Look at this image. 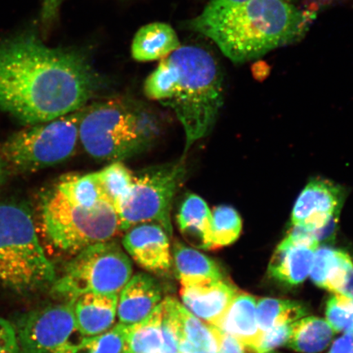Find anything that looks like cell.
Wrapping results in <instances>:
<instances>
[{
    "label": "cell",
    "mask_w": 353,
    "mask_h": 353,
    "mask_svg": "<svg viewBox=\"0 0 353 353\" xmlns=\"http://www.w3.org/2000/svg\"><path fill=\"white\" fill-rule=\"evenodd\" d=\"M98 86L79 52L48 47L32 34L0 43V110L26 125L81 110Z\"/></svg>",
    "instance_id": "cell-1"
},
{
    "label": "cell",
    "mask_w": 353,
    "mask_h": 353,
    "mask_svg": "<svg viewBox=\"0 0 353 353\" xmlns=\"http://www.w3.org/2000/svg\"><path fill=\"white\" fill-rule=\"evenodd\" d=\"M308 13L285 0H210L189 28L235 63H244L301 37Z\"/></svg>",
    "instance_id": "cell-2"
},
{
    "label": "cell",
    "mask_w": 353,
    "mask_h": 353,
    "mask_svg": "<svg viewBox=\"0 0 353 353\" xmlns=\"http://www.w3.org/2000/svg\"><path fill=\"white\" fill-rule=\"evenodd\" d=\"M144 94L174 113L183 128L187 154L217 120L224 100L223 74L205 48L181 46L145 79Z\"/></svg>",
    "instance_id": "cell-3"
},
{
    "label": "cell",
    "mask_w": 353,
    "mask_h": 353,
    "mask_svg": "<svg viewBox=\"0 0 353 353\" xmlns=\"http://www.w3.org/2000/svg\"><path fill=\"white\" fill-rule=\"evenodd\" d=\"M79 143L99 161H123L151 148L158 134L156 118L132 101L112 99L85 105Z\"/></svg>",
    "instance_id": "cell-4"
},
{
    "label": "cell",
    "mask_w": 353,
    "mask_h": 353,
    "mask_svg": "<svg viewBox=\"0 0 353 353\" xmlns=\"http://www.w3.org/2000/svg\"><path fill=\"white\" fill-rule=\"evenodd\" d=\"M37 226L52 250L70 257L88 246L114 240L121 232L117 212L110 203L83 205L65 196L54 184L39 199Z\"/></svg>",
    "instance_id": "cell-5"
},
{
    "label": "cell",
    "mask_w": 353,
    "mask_h": 353,
    "mask_svg": "<svg viewBox=\"0 0 353 353\" xmlns=\"http://www.w3.org/2000/svg\"><path fill=\"white\" fill-rule=\"evenodd\" d=\"M56 279L30 210L20 203L0 201V285L28 294L52 287Z\"/></svg>",
    "instance_id": "cell-6"
},
{
    "label": "cell",
    "mask_w": 353,
    "mask_h": 353,
    "mask_svg": "<svg viewBox=\"0 0 353 353\" xmlns=\"http://www.w3.org/2000/svg\"><path fill=\"white\" fill-rule=\"evenodd\" d=\"M81 110L51 121L29 125L0 144V157L8 172L23 174L61 164L76 153Z\"/></svg>",
    "instance_id": "cell-7"
},
{
    "label": "cell",
    "mask_w": 353,
    "mask_h": 353,
    "mask_svg": "<svg viewBox=\"0 0 353 353\" xmlns=\"http://www.w3.org/2000/svg\"><path fill=\"white\" fill-rule=\"evenodd\" d=\"M132 275L129 256L116 241L110 240L73 256L51 288L52 294L65 301L88 293L118 294Z\"/></svg>",
    "instance_id": "cell-8"
},
{
    "label": "cell",
    "mask_w": 353,
    "mask_h": 353,
    "mask_svg": "<svg viewBox=\"0 0 353 353\" xmlns=\"http://www.w3.org/2000/svg\"><path fill=\"white\" fill-rule=\"evenodd\" d=\"M183 159L170 164L154 165L135 174L134 184L117 210L121 232L140 223L160 224L173 236L172 205L186 176Z\"/></svg>",
    "instance_id": "cell-9"
},
{
    "label": "cell",
    "mask_w": 353,
    "mask_h": 353,
    "mask_svg": "<svg viewBox=\"0 0 353 353\" xmlns=\"http://www.w3.org/2000/svg\"><path fill=\"white\" fill-rule=\"evenodd\" d=\"M13 325L19 353H77L85 338L69 301L26 312Z\"/></svg>",
    "instance_id": "cell-10"
},
{
    "label": "cell",
    "mask_w": 353,
    "mask_h": 353,
    "mask_svg": "<svg viewBox=\"0 0 353 353\" xmlns=\"http://www.w3.org/2000/svg\"><path fill=\"white\" fill-rule=\"evenodd\" d=\"M345 193L329 180L315 179L303 188L294 206L291 223L308 232L320 230L339 218Z\"/></svg>",
    "instance_id": "cell-11"
},
{
    "label": "cell",
    "mask_w": 353,
    "mask_h": 353,
    "mask_svg": "<svg viewBox=\"0 0 353 353\" xmlns=\"http://www.w3.org/2000/svg\"><path fill=\"white\" fill-rule=\"evenodd\" d=\"M320 247L310 232L294 227L276 247L268 272L282 283L296 285L310 275L315 253Z\"/></svg>",
    "instance_id": "cell-12"
},
{
    "label": "cell",
    "mask_w": 353,
    "mask_h": 353,
    "mask_svg": "<svg viewBox=\"0 0 353 353\" xmlns=\"http://www.w3.org/2000/svg\"><path fill=\"white\" fill-rule=\"evenodd\" d=\"M122 245L132 260L145 270L161 274L172 267L170 236L160 224L135 225L125 232Z\"/></svg>",
    "instance_id": "cell-13"
},
{
    "label": "cell",
    "mask_w": 353,
    "mask_h": 353,
    "mask_svg": "<svg viewBox=\"0 0 353 353\" xmlns=\"http://www.w3.org/2000/svg\"><path fill=\"white\" fill-rule=\"evenodd\" d=\"M237 290L224 279L182 286L183 305L192 315L215 326L226 312Z\"/></svg>",
    "instance_id": "cell-14"
},
{
    "label": "cell",
    "mask_w": 353,
    "mask_h": 353,
    "mask_svg": "<svg viewBox=\"0 0 353 353\" xmlns=\"http://www.w3.org/2000/svg\"><path fill=\"white\" fill-rule=\"evenodd\" d=\"M119 294L117 315L120 323L125 325L145 319L160 305L162 299L157 281L143 272L132 276Z\"/></svg>",
    "instance_id": "cell-15"
},
{
    "label": "cell",
    "mask_w": 353,
    "mask_h": 353,
    "mask_svg": "<svg viewBox=\"0 0 353 353\" xmlns=\"http://www.w3.org/2000/svg\"><path fill=\"white\" fill-rule=\"evenodd\" d=\"M77 328L83 337L103 334L114 326L118 294L88 293L69 300Z\"/></svg>",
    "instance_id": "cell-16"
},
{
    "label": "cell",
    "mask_w": 353,
    "mask_h": 353,
    "mask_svg": "<svg viewBox=\"0 0 353 353\" xmlns=\"http://www.w3.org/2000/svg\"><path fill=\"white\" fill-rule=\"evenodd\" d=\"M256 305L257 301L252 295L237 294L215 327L254 351L263 334L258 325Z\"/></svg>",
    "instance_id": "cell-17"
},
{
    "label": "cell",
    "mask_w": 353,
    "mask_h": 353,
    "mask_svg": "<svg viewBox=\"0 0 353 353\" xmlns=\"http://www.w3.org/2000/svg\"><path fill=\"white\" fill-rule=\"evenodd\" d=\"M176 225L189 244L210 250L212 212L201 196L193 193L185 196L176 214Z\"/></svg>",
    "instance_id": "cell-18"
},
{
    "label": "cell",
    "mask_w": 353,
    "mask_h": 353,
    "mask_svg": "<svg viewBox=\"0 0 353 353\" xmlns=\"http://www.w3.org/2000/svg\"><path fill=\"white\" fill-rule=\"evenodd\" d=\"M182 46L171 26L154 22L143 26L136 33L132 43V59L138 61H152L164 59Z\"/></svg>",
    "instance_id": "cell-19"
},
{
    "label": "cell",
    "mask_w": 353,
    "mask_h": 353,
    "mask_svg": "<svg viewBox=\"0 0 353 353\" xmlns=\"http://www.w3.org/2000/svg\"><path fill=\"white\" fill-rule=\"evenodd\" d=\"M172 251L176 274L182 286L223 279L218 263L201 251L179 241L174 243Z\"/></svg>",
    "instance_id": "cell-20"
},
{
    "label": "cell",
    "mask_w": 353,
    "mask_h": 353,
    "mask_svg": "<svg viewBox=\"0 0 353 353\" xmlns=\"http://www.w3.org/2000/svg\"><path fill=\"white\" fill-rule=\"evenodd\" d=\"M180 353H217L218 330L178 303Z\"/></svg>",
    "instance_id": "cell-21"
},
{
    "label": "cell",
    "mask_w": 353,
    "mask_h": 353,
    "mask_svg": "<svg viewBox=\"0 0 353 353\" xmlns=\"http://www.w3.org/2000/svg\"><path fill=\"white\" fill-rule=\"evenodd\" d=\"M352 261L351 256L345 251L319 247L316 251L309 276L317 286L337 294Z\"/></svg>",
    "instance_id": "cell-22"
},
{
    "label": "cell",
    "mask_w": 353,
    "mask_h": 353,
    "mask_svg": "<svg viewBox=\"0 0 353 353\" xmlns=\"http://www.w3.org/2000/svg\"><path fill=\"white\" fill-rule=\"evenodd\" d=\"M335 331L328 321L316 316H304L294 321L285 346L302 353H319L330 345Z\"/></svg>",
    "instance_id": "cell-23"
},
{
    "label": "cell",
    "mask_w": 353,
    "mask_h": 353,
    "mask_svg": "<svg viewBox=\"0 0 353 353\" xmlns=\"http://www.w3.org/2000/svg\"><path fill=\"white\" fill-rule=\"evenodd\" d=\"M162 345V304L134 325H127V351L160 353Z\"/></svg>",
    "instance_id": "cell-24"
},
{
    "label": "cell",
    "mask_w": 353,
    "mask_h": 353,
    "mask_svg": "<svg viewBox=\"0 0 353 353\" xmlns=\"http://www.w3.org/2000/svg\"><path fill=\"white\" fill-rule=\"evenodd\" d=\"M306 307L301 303L288 299L264 298L256 305L258 325L262 334L276 326L294 323L305 316Z\"/></svg>",
    "instance_id": "cell-25"
},
{
    "label": "cell",
    "mask_w": 353,
    "mask_h": 353,
    "mask_svg": "<svg viewBox=\"0 0 353 353\" xmlns=\"http://www.w3.org/2000/svg\"><path fill=\"white\" fill-rule=\"evenodd\" d=\"M97 173L105 197L117 212L134 184L135 174L122 161H114Z\"/></svg>",
    "instance_id": "cell-26"
},
{
    "label": "cell",
    "mask_w": 353,
    "mask_h": 353,
    "mask_svg": "<svg viewBox=\"0 0 353 353\" xmlns=\"http://www.w3.org/2000/svg\"><path fill=\"white\" fill-rule=\"evenodd\" d=\"M242 221L238 212L229 205H219L212 211L210 250L230 245L240 237Z\"/></svg>",
    "instance_id": "cell-27"
},
{
    "label": "cell",
    "mask_w": 353,
    "mask_h": 353,
    "mask_svg": "<svg viewBox=\"0 0 353 353\" xmlns=\"http://www.w3.org/2000/svg\"><path fill=\"white\" fill-rule=\"evenodd\" d=\"M127 325L119 323L103 334L85 337L77 353H125Z\"/></svg>",
    "instance_id": "cell-28"
},
{
    "label": "cell",
    "mask_w": 353,
    "mask_h": 353,
    "mask_svg": "<svg viewBox=\"0 0 353 353\" xmlns=\"http://www.w3.org/2000/svg\"><path fill=\"white\" fill-rule=\"evenodd\" d=\"M178 303L168 297L162 304V345L160 353H180Z\"/></svg>",
    "instance_id": "cell-29"
},
{
    "label": "cell",
    "mask_w": 353,
    "mask_h": 353,
    "mask_svg": "<svg viewBox=\"0 0 353 353\" xmlns=\"http://www.w3.org/2000/svg\"><path fill=\"white\" fill-rule=\"evenodd\" d=\"M325 316L335 333H353V298L334 294L326 306Z\"/></svg>",
    "instance_id": "cell-30"
},
{
    "label": "cell",
    "mask_w": 353,
    "mask_h": 353,
    "mask_svg": "<svg viewBox=\"0 0 353 353\" xmlns=\"http://www.w3.org/2000/svg\"><path fill=\"white\" fill-rule=\"evenodd\" d=\"M292 324L278 325L264 332L257 347L254 348V352L272 353L276 348L285 346L290 336Z\"/></svg>",
    "instance_id": "cell-31"
},
{
    "label": "cell",
    "mask_w": 353,
    "mask_h": 353,
    "mask_svg": "<svg viewBox=\"0 0 353 353\" xmlns=\"http://www.w3.org/2000/svg\"><path fill=\"white\" fill-rule=\"evenodd\" d=\"M0 353H19L14 325L0 317Z\"/></svg>",
    "instance_id": "cell-32"
},
{
    "label": "cell",
    "mask_w": 353,
    "mask_h": 353,
    "mask_svg": "<svg viewBox=\"0 0 353 353\" xmlns=\"http://www.w3.org/2000/svg\"><path fill=\"white\" fill-rule=\"evenodd\" d=\"M219 347L217 353H246V347L232 335L222 332L218 328Z\"/></svg>",
    "instance_id": "cell-33"
},
{
    "label": "cell",
    "mask_w": 353,
    "mask_h": 353,
    "mask_svg": "<svg viewBox=\"0 0 353 353\" xmlns=\"http://www.w3.org/2000/svg\"><path fill=\"white\" fill-rule=\"evenodd\" d=\"M328 353H353V333H344L337 339Z\"/></svg>",
    "instance_id": "cell-34"
},
{
    "label": "cell",
    "mask_w": 353,
    "mask_h": 353,
    "mask_svg": "<svg viewBox=\"0 0 353 353\" xmlns=\"http://www.w3.org/2000/svg\"><path fill=\"white\" fill-rule=\"evenodd\" d=\"M8 175H10V172H8L6 165H4L1 157H0V189L6 183Z\"/></svg>",
    "instance_id": "cell-35"
},
{
    "label": "cell",
    "mask_w": 353,
    "mask_h": 353,
    "mask_svg": "<svg viewBox=\"0 0 353 353\" xmlns=\"http://www.w3.org/2000/svg\"><path fill=\"white\" fill-rule=\"evenodd\" d=\"M232 1H245V0H232ZM285 1L293 3L294 0H285Z\"/></svg>",
    "instance_id": "cell-36"
},
{
    "label": "cell",
    "mask_w": 353,
    "mask_h": 353,
    "mask_svg": "<svg viewBox=\"0 0 353 353\" xmlns=\"http://www.w3.org/2000/svg\"><path fill=\"white\" fill-rule=\"evenodd\" d=\"M125 353H131V352H130L129 351L126 350Z\"/></svg>",
    "instance_id": "cell-37"
}]
</instances>
